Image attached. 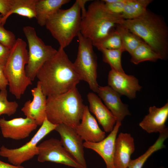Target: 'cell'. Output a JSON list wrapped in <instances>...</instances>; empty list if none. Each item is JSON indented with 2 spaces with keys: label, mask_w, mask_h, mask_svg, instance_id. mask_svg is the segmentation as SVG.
I'll use <instances>...</instances> for the list:
<instances>
[{
  "label": "cell",
  "mask_w": 168,
  "mask_h": 168,
  "mask_svg": "<svg viewBox=\"0 0 168 168\" xmlns=\"http://www.w3.org/2000/svg\"><path fill=\"white\" fill-rule=\"evenodd\" d=\"M11 49L0 43V65L4 66L9 57Z\"/></svg>",
  "instance_id": "cell-33"
},
{
  "label": "cell",
  "mask_w": 168,
  "mask_h": 168,
  "mask_svg": "<svg viewBox=\"0 0 168 168\" xmlns=\"http://www.w3.org/2000/svg\"><path fill=\"white\" fill-rule=\"evenodd\" d=\"M0 168H25L20 166H16L4 162L0 160Z\"/></svg>",
  "instance_id": "cell-36"
},
{
  "label": "cell",
  "mask_w": 168,
  "mask_h": 168,
  "mask_svg": "<svg viewBox=\"0 0 168 168\" xmlns=\"http://www.w3.org/2000/svg\"><path fill=\"white\" fill-rule=\"evenodd\" d=\"M115 30L120 35L124 49L130 54L144 42L139 37L121 24L117 25Z\"/></svg>",
  "instance_id": "cell-25"
},
{
  "label": "cell",
  "mask_w": 168,
  "mask_h": 168,
  "mask_svg": "<svg viewBox=\"0 0 168 168\" xmlns=\"http://www.w3.org/2000/svg\"><path fill=\"white\" fill-rule=\"evenodd\" d=\"M26 46L22 39L17 38L4 66V73L8 82L10 92L17 99H20L27 87L32 84L25 72L28 60Z\"/></svg>",
  "instance_id": "cell-5"
},
{
  "label": "cell",
  "mask_w": 168,
  "mask_h": 168,
  "mask_svg": "<svg viewBox=\"0 0 168 168\" xmlns=\"http://www.w3.org/2000/svg\"><path fill=\"white\" fill-rule=\"evenodd\" d=\"M168 117V103L158 108L151 106L149 113L139 123V126L148 133H157L163 131L166 127V122Z\"/></svg>",
  "instance_id": "cell-20"
},
{
  "label": "cell",
  "mask_w": 168,
  "mask_h": 168,
  "mask_svg": "<svg viewBox=\"0 0 168 168\" xmlns=\"http://www.w3.org/2000/svg\"><path fill=\"white\" fill-rule=\"evenodd\" d=\"M108 83V86L120 95H125L130 99L135 98L136 92L142 88L134 76L112 69L109 73Z\"/></svg>",
  "instance_id": "cell-13"
},
{
  "label": "cell",
  "mask_w": 168,
  "mask_h": 168,
  "mask_svg": "<svg viewBox=\"0 0 168 168\" xmlns=\"http://www.w3.org/2000/svg\"><path fill=\"white\" fill-rule=\"evenodd\" d=\"M36 77L47 97L66 93L76 87L80 81L73 63L64 49L60 48L42 66Z\"/></svg>",
  "instance_id": "cell-1"
},
{
  "label": "cell",
  "mask_w": 168,
  "mask_h": 168,
  "mask_svg": "<svg viewBox=\"0 0 168 168\" xmlns=\"http://www.w3.org/2000/svg\"><path fill=\"white\" fill-rule=\"evenodd\" d=\"M152 0H128L122 16L124 20H131L138 18L147 11V6Z\"/></svg>",
  "instance_id": "cell-23"
},
{
  "label": "cell",
  "mask_w": 168,
  "mask_h": 168,
  "mask_svg": "<svg viewBox=\"0 0 168 168\" xmlns=\"http://www.w3.org/2000/svg\"><path fill=\"white\" fill-rule=\"evenodd\" d=\"M78 135L85 142H99L105 137V132L100 128L88 107L85 105L80 124L75 128Z\"/></svg>",
  "instance_id": "cell-16"
},
{
  "label": "cell",
  "mask_w": 168,
  "mask_h": 168,
  "mask_svg": "<svg viewBox=\"0 0 168 168\" xmlns=\"http://www.w3.org/2000/svg\"><path fill=\"white\" fill-rule=\"evenodd\" d=\"M23 30L29 47L28 60L26 66L25 72L27 77L33 81L40 68L57 50L51 46L45 44L38 36L34 27L25 26Z\"/></svg>",
  "instance_id": "cell-8"
},
{
  "label": "cell",
  "mask_w": 168,
  "mask_h": 168,
  "mask_svg": "<svg viewBox=\"0 0 168 168\" xmlns=\"http://www.w3.org/2000/svg\"><path fill=\"white\" fill-rule=\"evenodd\" d=\"M121 123L116 122L113 130L109 135L98 142H85L84 147L91 149L98 153L103 159L106 168H114V158L117 135Z\"/></svg>",
  "instance_id": "cell-15"
},
{
  "label": "cell",
  "mask_w": 168,
  "mask_h": 168,
  "mask_svg": "<svg viewBox=\"0 0 168 168\" xmlns=\"http://www.w3.org/2000/svg\"><path fill=\"white\" fill-rule=\"evenodd\" d=\"M4 66L0 65V90L6 89L8 86V81L4 73Z\"/></svg>",
  "instance_id": "cell-34"
},
{
  "label": "cell",
  "mask_w": 168,
  "mask_h": 168,
  "mask_svg": "<svg viewBox=\"0 0 168 168\" xmlns=\"http://www.w3.org/2000/svg\"><path fill=\"white\" fill-rule=\"evenodd\" d=\"M134 139L129 133H120L117 137L114 158V168H128L135 150Z\"/></svg>",
  "instance_id": "cell-18"
},
{
  "label": "cell",
  "mask_w": 168,
  "mask_h": 168,
  "mask_svg": "<svg viewBox=\"0 0 168 168\" xmlns=\"http://www.w3.org/2000/svg\"><path fill=\"white\" fill-rule=\"evenodd\" d=\"M147 44L162 60L168 58V28L164 19L147 10L135 19L124 20L121 24Z\"/></svg>",
  "instance_id": "cell-2"
},
{
  "label": "cell",
  "mask_w": 168,
  "mask_h": 168,
  "mask_svg": "<svg viewBox=\"0 0 168 168\" xmlns=\"http://www.w3.org/2000/svg\"><path fill=\"white\" fill-rule=\"evenodd\" d=\"M7 91L6 89L0 91V116L6 114L10 116L16 112L18 104L16 101H9L7 99Z\"/></svg>",
  "instance_id": "cell-28"
},
{
  "label": "cell",
  "mask_w": 168,
  "mask_h": 168,
  "mask_svg": "<svg viewBox=\"0 0 168 168\" xmlns=\"http://www.w3.org/2000/svg\"><path fill=\"white\" fill-rule=\"evenodd\" d=\"M3 26L0 23V43L11 49L15 44L17 39L14 34L6 30Z\"/></svg>",
  "instance_id": "cell-30"
},
{
  "label": "cell",
  "mask_w": 168,
  "mask_h": 168,
  "mask_svg": "<svg viewBox=\"0 0 168 168\" xmlns=\"http://www.w3.org/2000/svg\"><path fill=\"white\" fill-rule=\"evenodd\" d=\"M14 0H0V16H5L10 11Z\"/></svg>",
  "instance_id": "cell-32"
},
{
  "label": "cell",
  "mask_w": 168,
  "mask_h": 168,
  "mask_svg": "<svg viewBox=\"0 0 168 168\" xmlns=\"http://www.w3.org/2000/svg\"><path fill=\"white\" fill-rule=\"evenodd\" d=\"M81 9L76 0L70 8L59 9L47 21L45 26L64 49L80 32L81 21Z\"/></svg>",
  "instance_id": "cell-6"
},
{
  "label": "cell",
  "mask_w": 168,
  "mask_h": 168,
  "mask_svg": "<svg viewBox=\"0 0 168 168\" xmlns=\"http://www.w3.org/2000/svg\"><path fill=\"white\" fill-rule=\"evenodd\" d=\"M37 160L64 165L74 168H86L80 165L65 150L60 140L51 138L38 145Z\"/></svg>",
  "instance_id": "cell-10"
},
{
  "label": "cell",
  "mask_w": 168,
  "mask_h": 168,
  "mask_svg": "<svg viewBox=\"0 0 168 168\" xmlns=\"http://www.w3.org/2000/svg\"><path fill=\"white\" fill-rule=\"evenodd\" d=\"M99 97L116 118V122H121L124 118L131 114L127 105L123 103L120 95L109 86H99Z\"/></svg>",
  "instance_id": "cell-17"
},
{
  "label": "cell",
  "mask_w": 168,
  "mask_h": 168,
  "mask_svg": "<svg viewBox=\"0 0 168 168\" xmlns=\"http://www.w3.org/2000/svg\"><path fill=\"white\" fill-rule=\"evenodd\" d=\"M57 125L50 122L46 118L30 141L16 148L9 149L3 145L0 148V156L7 158L12 164L21 165L23 163L38 155L39 142L47 134L54 130Z\"/></svg>",
  "instance_id": "cell-9"
},
{
  "label": "cell",
  "mask_w": 168,
  "mask_h": 168,
  "mask_svg": "<svg viewBox=\"0 0 168 168\" xmlns=\"http://www.w3.org/2000/svg\"><path fill=\"white\" fill-rule=\"evenodd\" d=\"M69 0H38L35 6L36 18L41 26L45 25L49 18Z\"/></svg>",
  "instance_id": "cell-21"
},
{
  "label": "cell",
  "mask_w": 168,
  "mask_h": 168,
  "mask_svg": "<svg viewBox=\"0 0 168 168\" xmlns=\"http://www.w3.org/2000/svg\"><path fill=\"white\" fill-rule=\"evenodd\" d=\"M76 58L73 65L80 80L87 82L90 89L97 92L99 86L97 78V57L91 40L83 37L79 32Z\"/></svg>",
  "instance_id": "cell-7"
},
{
  "label": "cell",
  "mask_w": 168,
  "mask_h": 168,
  "mask_svg": "<svg viewBox=\"0 0 168 168\" xmlns=\"http://www.w3.org/2000/svg\"><path fill=\"white\" fill-rule=\"evenodd\" d=\"M79 5L81 12V18L84 17L86 15L87 10L85 7L86 3L89 0H77Z\"/></svg>",
  "instance_id": "cell-35"
},
{
  "label": "cell",
  "mask_w": 168,
  "mask_h": 168,
  "mask_svg": "<svg viewBox=\"0 0 168 168\" xmlns=\"http://www.w3.org/2000/svg\"><path fill=\"white\" fill-rule=\"evenodd\" d=\"M94 46L99 50L102 49H124L120 35L115 29L112 31L101 42Z\"/></svg>",
  "instance_id": "cell-27"
},
{
  "label": "cell",
  "mask_w": 168,
  "mask_h": 168,
  "mask_svg": "<svg viewBox=\"0 0 168 168\" xmlns=\"http://www.w3.org/2000/svg\"><path fill=\"white\" fill-rule=\"evenodd\" d=\"M38 0H14L12 8L5 16H0V23L4 25L8 17L16 14L29 19L36 18L35 6Z\"/></svg>",
  "instance_id": "cell-22"
},
{
  "label": "cell",
  "mask_w": 168,
  "mask_h": 168,
  "mask_svg": "<svg viewBox=\"0 0 168 168\" xmlns=\"http://www.w3.org/2000/svg\"><path fill=\"white\" fill-rule=\"evenodd\" d=\"M130 55V61L135 64L145 61L154 62L162 59L161 56L144 42L137 47Z\"/></svg>",
  "instance_id": "cell-24"
},
{
  "label": "cell",
  "mask_w": 168,
  "mask_h": 168,
  "mask_svg": "<svg viewBox=\"0 0 168 168\" xmlns=\"http://www.w3.org/2000/svg\"><path fill=\"white\" fill-rule=\"evenodd\" d=\"M124 20L121 15H115L108 11L102 0L94 1L88 6L86 15L82 18L80 32L91 40L94 46Z\"/></svg>",
  "instance_id": "cell-4"
},
{
  "label": "cell",
  "mask_w": 168,
  "mask_h": 168,
  "mask_svg": "<svg viewBox=\"0 0 168 168\" xmlns=\"http://www.w3.org/2000/svg\"><path fill=\"white\" fill-rule=\"evenodd\" d=\"M31 91L33 100L26 101L21 110L26 117L35 121L37 125L41 126L46 118V96L43 93L38 81L36 86Z\"/></svg>",
  "instance_id": "cell-14"
},
{
  "label": "cell",
  "mask_w": 168,
  "mask_h": 168,
  "mask_svg": "<svg viewBox=\"0 0 168 168\" xmlns=\"http://www.w3.org/2000/svg\"><path fill=\"white\" fill-rule=\"evenodd\" d=\"M102 54L104 62L108 64L112 69L124 72L121 64V57L123 49H102L100 50Z\"/></svg>",
  "instance_id": "cell-26"
},
{
  "label": "cell",
  "mask_w": 168,
  "mask_h": 168,
  "mask_svg": "<svg viewBox=\"0 0 168 168\" xmlns=\"http://www.w3.org/2000/svg\"><path fill=\"white\" fill-rule=\"evenodd\" d=\"M87 98L90 111L95 116L105 132L110 133L116 122V118L99 97L94 93L89 92Z\"/></svg>",
  "instance_id": "cell-19"
},
{
  "label": "cell",
  "mask_w": 168,
  "mask_h": 168,
  "mask_svg": "<svg viewBox=\"0 0 168 168\" xmlns=\"http://www.w3.org/2000/svg\"><path fill=\"white\" fill-rule=\"evenodd\" d=\"M85 106L75 87L66 93L47 96L46 118L54 124H63L75 129L80 122Z\"/></svg>",
  "instance_id": "cell-3"
},
{
  "label": "cell",
  "mask_w": 168,
  "mask_h": 168,
  "mask_svg": "<svg viewBox=\"0 0 168 168\" xmlns=\"http://www.w3.org/2000/svg\"><path fill=\"white\" fill-rule=\"evenodd\" d=\"M128 0H103L105 6L110 13L121 15Z\"/></svg>",
  "instance_id": "cell-31"
},
{
  "label": "cell",
  "mask_w": 168,
  "mask_h": 168,
  "mask_svg": "<svg viewBox=\"0 0 168 168\" xmlns=\"http://www.w3.org/2000/svg\"><path fill=\"white\" fill-rule=\"evenodd\" d=\"M54 130L59 134L61 142L67 152L80 165L87 168L83 140L77 133L75 129L61 124H57Z\"/></svg>",
  "instance_id": "cell-11"
},
{
  "label": "cell",
  "mask_w": 168,
  "mask_h": 168,
  "mask_svg": "<svg viewBox=\"0 0 168 168\" xmlns=\"http://www.w3.org/2000/svg\"><path fill=\"white\" fill-rule=\"evenodd\" d=\"M35 121L30 118H17L6 120L0 119V128L3 137L20 140L28 137L37 128Z\"/></svg>",
  "instance_id": "cell-12"
},
{
  "label": "cell",
  "mask_w": 168,
  "mask_h": 168,
  "mask_svg": "<svg viewBox=\"0 0 168 168\" xmlns=\"http://www.w3.org/2000/svg\"><path fill=\"white\" fill-rule=\"evenodd\" d=\"M160 149L159 145L154 143L143 154L135 159L130 161L128 168H142L145 162L154 152Z\"/></svg>",
  "instance_id": "cell-29"
}]
</instances>
